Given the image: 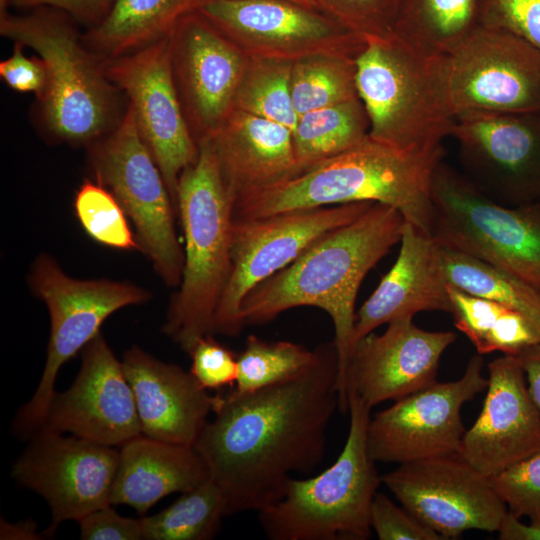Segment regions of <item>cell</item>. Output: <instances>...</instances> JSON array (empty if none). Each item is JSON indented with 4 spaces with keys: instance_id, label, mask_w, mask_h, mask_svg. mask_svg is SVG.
<instances>
[{
    "instance_id": "6da1fadb",
    "label": "cell",
    "mask_w": 540,
    "mask_h": 540,
    "mask_svg": "<svg viewBox=\"0 0 540 540\" xmlns=\"http://www.w3.org/2000/svg\"><path fill=\"white\" fill-rule=\"evenodd\" d=\"M316 349L315 361L287 380L215 394L214 419L193 448L223 493L226 516L273 504L291 473H310L322 461L339 409V363L334 343Z\"/></svg>"
},
{
    "instance_id": "7a4b0ae2",
    "label": "cell",
    "mask_w": 540,
    "mask_h": 540,
    "mask_svg": "<svg viewBox=\"0 0 540 540\" xmlns=\"http://www.w3.org/2000/svg\"><path fill=\"white\" fill-rule=\"evenodd\" d=\"M404 223V216L395 207L373 203L358 218L323 234L292 263L256 285L240 307L244 326L268 323L303 306L329 315L339 363V410L343 413L349 409L347 367L357 293L368 272L400 242Z\"/></svg>"
},
{
    "instance_id": "3957f363",
    "label": "cell",
    "mask_w": 540,
    "mask_h": 540,
    "mask_svg": "<svg viewBox=\"0 0 540 540\" xmlns=\"http://www.w3.org/2000/svg\"><path fill=\"white\" fill-rule=\"evenodd\" d=\"M443 154V148L430 152L400 150L368 135L354 147L287 180L237 199L233 218L376 202L395 207L405 221L431 235V181Z\"/></svg>"
},
{
    "instance_id": "277c9868",
    "label": "cell",
    "mask_w": 540,
    "mask_h": 540,
    "mask_svg": "<svg viewBox=\"0 0 540 540\" xmlns=\"http://www.w3.org/2000/svg\"><path fill=\"white\" fill-rule=\"evenodd\" d=\"M197 144V158L177 185L184 268L162 328L188 354L199 339L215 333L216 311L232 269L233 199L210 139Z\"/></svg>"
},
{
    "instance_id": "5b68a950",
    "label": "cell",
    "mask_w": 540,
    "mask_h": 540,
    "mask_svg": "<svg viewBox=\"0 0 540 540\" xmlns=\"http://www.w3.org/2000/svg\"><path fill=\"white\" fill-rule=\"evenodd\" d=\"M75 23L49 7L20 15L0 11V34L34 50L45 65L47 87L38 101L46 131L59 142L90 145L121 120L120 90L86 47Z\"/></svg>"
},
{
    "instance_id": "8992f818",
    "label": "cell",
    "mask_w": 540,
    "mask_h": 540,
    "mask_svg": "<svg viewBox=\"0 0 540 540\" xmlns=\"http://www.w3.org/2000/svg\"><path fill=\"white\" fill-rule=\"evenodd\" d=\"M446 56L420 54L392 36L370 38L355 57V84L369 137L410 152H430L455 123Z\"/></svg>"
},
{
    "instance_id": "52a82bcc",
    "label": "cell",
    "mask_w": 540,
    "mask_h": 540,
    "mask_svg": "<svg viewBox=\"0 0 540 540\" xmlns=\"http://www.w3.org/2000/svg\"><path fill=\"white\" fill-rule=\"evenodd\" d=\"M350 425L336 461L315 477L290 478L284 493L258 511L271 540H367L371 504L381 482L367 447L371 408L348 391Z\"/></svg>"
},
{
    "instance_id": "ba28073f",
    "label": "cell",
    "mask_w": 540,
    "mask_h": 540,
    "mask_svg": "<svg viewBox=\"0 0 540 540\" xmlns=\"http://www.w3.org/2000/svg\"><path fill=\"white\" fill-rule=\"evenodd\" d=\"M432 237L540 291V202L504 206L442 161L431 181Z\"/></svg>"
},
{
    "instance_id": "9c48e42d",
    "label": "cell",
    "mask_w": 540,
    "mask_h": 540,
    "mask_svg": "<svg viewBox=\"0 0 540 540\" xmlns=\"http://www.w3.org/2000/svg\"><path fill=\"white\" fill-rule=\"evenodd\" d=\"M29 284L47 306L50 339L38 387L13 423L14 433L22 439L31 438L43 424L61 367L100 333L101 325L112 313L145 303L151 297L147 290L128 282L75 279L48 254L36 258Z\"/></svg>"
},
{
    "instance_id": "30bf717a",
    "label": "cell",
    "mask_w": 540,
    "mask_h": 540,
    "mask_svg": "<svg viewBox=\"0 0 540 540\" xmlns=\"http://www.w3.org/2000/svg\"><path fill=\"white\" fill-rule=\"evenodd\" d=\"M89 159L95 180L114 195L132 221L139 250L167 286H179L184 251L175 229L177 212L129 105L118 124L89 145Z\"/></svg>"
},
{
    "instance_id": "8fae6325",
    "label": "cell",
    "mask_w": 540,
    "mask_h": 540,
    "mask_svg": "<svg viewBox=\"0 0 540 540\" xmlns=\"http://www.w3.org/2000/svg\"><path fill=\"white\" fill-rule=\"evenodd\" d=\"M375 202H357L234 219L232 269L215 315V333L235 337L240 307L259 283L292 263L323 234L352 222Z\"/></svg>"
},
{
    "instance_id": "7c38bea8",
    "label": "cell",
    "mask_w": 540,
    "mask_h": 540,
    "mask_svg": "<svg viewBox=\"0 0 540 540\" xmlns=\"http://www.w3.org/2000/svg\"><path fill=\"white\" fill-rule=\"evenodd\" d=\"M445 63L455 118L467 112L540 111V51L521 38L478 25Z\"/></svg>"
},
{
    "instance_id": "4fadbf2b",
    "label": "cell",
    "mask_w": 540,
    "mask_h": 540,
    "mask_svg": "<svg viewBox=\"0 0 540 540\" xmlns=\"http://www.w3.org/2000/svg\"><path fill=\"white\" fill-rule=\"evenodd\" d=\"M462 174L504 206L540 202V111L458 115L451 132Z\"/></svg>"
},
{
    "instance_id": "5bb4252c",
    "label": "cell",
    "mask_w": 540,
    "mask_h": 540,
    "mask_svg": "<svg viewBox=\"0 0 540 540\" xmlns=\"http://www.w3.org/2000/svg\"><path fill=\"white\" fill-rule=\"evenodd\" d=\"M101 62L107 78L129 99L138 130L162 173L177 212L178 180L195 162L198 144L173 77L169 36Z\"/></svg>"
},
{
    "instance_id": "9a60e30c",
    "label": "cell",
    "mask_w": 540,
    "mask_h": 540,
    "mask_svg": "<svg viewBox=\"0 0 540 540\" xmlns=\"http://www.w3.org/2000/svg\"><path fill=\"white\" fill-rule=\"evenodd\" d=\"M483 365L481 355H474L459 379L436 381L370 417L367 447L371 458L400 465L458 453L466 431L461 409L488 386Z\"/></svg>"
},
{
    "instance_id": "2e32d148",
    "label": "cell",
    "mask_w": 540,
    "mask_h": 540,
    "mask_svg": "<svg viewBox=\"0 0 540 540\" xmlns=\"http://www.w3.org/2000/svg\"><path fill=\"white\" fill-rule=\"evenodd\" d=\"M381 482L401 505L444 539L468 530L497 532L508 513L490 478L458 453L400 464Z\"/></svg>"
},
{
    "instance_id": "e0dca14e",
    "label": "cell",
    "mask_w": 540,
    "mask_h": 540,
    "mask_svg": "<svg viewBox=\"0 0 540 540\" xmlns=\"http://www.w3.org/2000/svg\"><path fill=\"white\" fill-rule=\"evenodd\" d=\"M118 462L116 447L72 434L39 431L11 472L15 480L47 502L52 519L42 535L51 538L62 522L78 521L111 505Z\"/></svg>"
},
{
    "instance_id": "ac0fdd59",
    "label": "cell",
    "mask_w": 540,
    "mask_h": 540,
    "mask_svg": "<svg viewBox=\"0 0 540 540\" xmlns=\"http://www.w3.org/2000/svg\"><path fill=\"white\" fill-rule=\"evenodd\" d=\"M197 10L247 56L355 58L366 42L320 10L291 0H205Z\"/></svg>"
},
{
    "instance_id": "d6986e66",
    "label": "cell",
    "mask_w": 540,
    "mask_h": 540,
    "mask_svg": "<svg viewBox=\"0 0 540 540\" xmlns=\"http://www.w3.org/2000/svg\"><path fill=\"white\" fill-rule=\"evenodd\" d=\"M39 431L69 432L113 447L142 434L122 363L101 333L82 350L80 370L72 385L55 392Z\"/></svg>"
},
{
    "instance_id": "ffe728a7",
    "label": "cell",
    "mask_w": 540,
    "mask_h": 540,
    "mask_svg": "<svg viewBox=\"0 0 540 540\" xmlns=\"http://www.w3.org/2000/svg\"><path fill=\"white\" fill-rule=\"evenodd\" d=\"M169 45L176 88L198 143L211 137L232 109L247 55L198 10L178 22Z\"/></svg>"
},
{
    "instance_id": "44dd1931",
    "label": "cell",
    "mask_w": 540,
    "mask_h": 540,
    "mask_svg": "<svg viewBox=\"0 0 540 540\" xmlns=\"http://www.w3.org/2000/svg\"><path fill=\"white\" fill-rule=\"evenodd\" d=\"M357 340L347 367L348 391L367 406L398 400L436 382L441 357L456 340L452 331H427L402 318Z\"/></svg>"
},
{
    "instance_id": "7402d4cb",
    "label": "cell",
    "mask_w": 540,
    "mask_h": 540,
    "mask_svg": "<svg viewBox=\"0 0 540 540\" xmlns=\"http://www.w3.org/2000/svg\"><path fill=\"white\" fill-rule=\"evenodd\" d=\"M486 390L458 454L490 477L540 450V413L517 356L503 355L488 364Z\"/></svg>"
},
{
    "instance_id": "603a6c76",
    "label": "cell",
    "mask_w": 540,
    "mask_h": 540,
    "mask_svg": "<svg viewBox=\"0 0 540 540\" xmlns=\"http://www.w3.org/2000/svg\"><path fill=\"white\" fill-rule=\"evenodd\" d=\"M121 363L134 394L142 434L193 447L213 411L215 395L190 371L162 362L137 346L124 353Z\"/></svg>"
},
{
    "instance_id": "cb8c5ba5",
    "label": "cell",
    "mask_w": 540,
    "mask_h": 540,
    "mask_svg": "<svg viewBox=\"0 0 540 540\" xmlns=\"http://www.w3.org/2000/svg\"><path fill=\"white\" fill-rule=\"evenodd\" d=\"M399 243L395 263L356 312L353 345L379 326L419 312L451 313L438 242L405 221Z\"/></svg>"
},
{
    "instance_id": "d4e9b609",
    "label": "cell",
    "mask_w": 540,
    "mask_h": 540,
    "mask_svg": "<svg viewBox=\"0 0 540 540\" xmlns=\"http://www.w3.org/2000/svg\"><path fill=\"white\" fill-rule=\"evenodd\" d=\"M209 139L233 204L299 173L292 132L280 123L232 108Z\"/></svg>"
},
{
    "instance_id": "484cf974",
    "label": "cell",
    "mask_w": 540,
    "mask_h": 540,
    "mask_svg": "<svg viewBox=\"0 0 540 540\" xmlns=\"http://www.w3.org/2000/svg\"><path fill=\"white\" fill-rule=\"evenodd\" d=\"M208 479L209 469L193 447L141 434L119 449L110 501L144 514L163 497L190 491Z\"/></svg>"
},
{
    "instance_id": "4316f807",
    "label": "cell",
    "mask_w": 540,
    "mask_h": 540,
    "mask_svg": "<svg viewBox=\"0 0 540 540\" xmlns=\"http://www.w3.org/2000/svg\"><path fill=\"white\" fill-rule=\"evenodd\" d=\"M205 0H114L105 18L82 35L100 60L137 51L166 38Z\"/></svg>"
},
{
    "instance_id": "83f0119b",
    "label": "cell",
    "mask_w": 540,
    "mask_h": 540,
    "mask_svg": "<svg viewBox=\"0 0 540 540\" xmlns=\"http://www.w3.org/2000/svg\"><path fill=\"white\" fill-rule=\"evenodd\" d=\"M479 0H401L391 36L426 56H447L478 26Z\"/></svg>"
},
{
    "instance_id": "f1b7e54d",
    "label": "cell",
    "mask_w": 540,
    "mask_h": 540,
    "mask_svg": "<svg viewBox=\"0 0 540 540\" xmlns=\"http://www.w3.org/2000/svg\"><path fill=\"white\" fill-rule=\"evenodd\" d=\"M368 135L369 120L359 97L299 116L292 131L299 173L354 147Z\"/></svg>"
},
{
    "instance_id": "f546056e",
    "label": "cell",
    "mask_w": 540,
    "mask_h": 540,
    "mask_svg": "<svg viewBox=\"0 0 540 540\" xmlns=\"http://www.w3.org/2000/svg\"><path fill=\"white\" fill-rule=\"evenodd\" d=\"M438 244L448 285L514 309L540 329V291L505 270Z\"/></svg>"
},
{
    "instance_id": "4dcf8cb0",
    "label": "cell",
    "mask_w": 540,
    "mask_h": 540,
    "mask_svg": "<svg viewBox=\"0 0 540 540\" xmlns=\"http://www.w3.org/2000/svg\"><path fill=\"white\" fill-rule=\"evenodd\" d=\"M226 503L220 488L208 479L182 493L159 513L141 518L145 540H207L220 529Z\"/></svg>"
},
{
    "instance_id": "1f68e13d",
    "label": "cell",
    "mask_w": 540,
    "mask_h": 540,
    "mask_svg": "<svg viewBox=\"0 0 540 540\" xmlns=\"http://www.w3.org/2000/svg\"><path fill=\"white\" fill-rule=\"evenodd\" d=\"M291 96L298 117L358 97L355 58L319 53L294 60Z\"/></svg>"
},
{
    "instance_id": "d6a6232c",
    "label": "cell",
    "mask_w": 540,
    "mask_h": 540,
    "mask_svg": "<svg viewBox=\"0 0 540 540\" xmlns=\"http://www.w3.org/2000/svg\"><path fill=\"white\" fill-rule=\"evenodd\" d=\"M293 61L247 56L232 108L280 123L293 131L298 120L291 96Z\"/></svg>"
},
{
    "instance_id": "836d02e7",
    "label": "cell",
    "mask_w": 540,
    "mask_h": 540,
    "mask_svg": "<svg viewBox=\"0 0 540 540\" xmlns=\"http://www.w3.org/2000/svg\"><path fill=\"white\" fill-rule=\"evenodd\" d=\"M316 357L317 349L311 351L290 341H265L249 335L237 355V378L230 389L244 394L274 385L297 375Z\"/></svg>"
},
{
    "instance_id": "e575fe53",
    "label": "cell",
    "mask_w": 540,
    "mask_h": 540,
    "mask_svg": "<svg viewBox=\"0 0 540 540\" xmlns=\"http://www.w3.org/2000/svg\"><path fill=\"white\" fill-rule=\"evenodd\" d=\"M74 209L81 226L96 242L120 250H139L125 211L99 182L84 180L76 192Z\"/></svg>"
},
{
    "instance_id": "d590c367",
    "label": "cell",
    "mask_w": 540,
    "mask_h": 540,
    "mask_svg": "<svg viewBox=\"0 0 540 540\" xmlns=\"http://www.w3.org/2000/svg\"><path fill=\"white\" fill-rule=\"evenodd\" d=\"M316 8L367 40L391 36L401 0H313Z\"/></svg>"
},
{
    "instance_id": "8d00e7d4",
    "label": "cell",
    "mask_w": 540,
    "mask_h": 540,
    "mask_svg": "<svg viewBox=\"0 0 540 540\" xmlns=\"http://www.w3.org/2000/svg\"><path fill=\"white\" fill-rule=\"evenodd\" d=\"M489 478L509 513L540 524V450Z\"/></svg>"
},
{
    "instance_id": "74e56055",
    "label": "cell",
    "mask_w": 540,
    "mask_h": 540,
    "mask_svg": "<svg viewBox=\"0 0 540 540\" xmlns=\"http://www.w3.org/2000/svg\"><path fill=\"white\" fill-rule=\"evenodd\" d=\"M478 25L511 33L540 51V0H479Z\"/></svg>"
},
{
    "instance_id": "f35d334b",
    "label": "cell",
    "mask_w": 540,
    "mask_h": 540,
    "mask_svg": "<svg viewBox=\"0 0 540 540\" xmlns=\"http://www.w3.org/2000/svg\"><path fill=\"white\" fill-rule=\"evenodd\" d=\"M190 373L205 389L233 387L237 378V355L212 335L199 339L189 352Z\"/></svg>"
},
{
    "instance_id": "ab89813d",
    "label": "cell",
    "mask_w": 540,
    "mask_h": 540,
    "mask_svg": "<svg viewBox=\"0 0 540 540\" xmlns=\"http://www.w3.org/2000/svg\"><path fill=\"white\" fill-rule=\"evenodd\" d=\"M370 525L379 540H443L403 506L386 495L376 493L370 509Z\"/></svg>"
},
{
    "instance_id": "60d3db41",
    "label": "cell",
    "mask_w": 540,
    "mask_h": 540,
    "mask_svg": "<svg viewBox=\"0 0 540 540\" xmlns=\"http://www.w3.org/2000/svg\"><path fill=\"white\" fill-rule=\"evenodd\" d=\"M77 522L83 540L143 539L141 519L123 517L111 505L94 510Z\"/></svg>"
},
{
    "instance_id": "b9f144b4",
    "label": "cell",
    "mask_w": 540,
    "mask_h": 540,
    "mask_svg": "<svg viewBox=\"0 0 540 540\" xmlns=\"http://www.w3.org/2000/svg\"><path fill=\"white\" fill-rule=\"evenodd\" d=\"M13 53L0 62V76L14 91L34 93L39 100L47 87V72L39 57H27L19 43H14Z\"/></svg>"
},
{
    "instance_id": "7bdbcfd3",
    "label": "cell",
    "mask_w": 540,
    "mask_h": 540,
    "mask_svg": "<svg viewBox=\"0 0 540 540\" xmlns=\"http://www.w3.org/2000/svg\"><path fill=\"white\" fill-rule=\"evenodd\" d=\"M114 0H0V11L8 8L32 10L41 7L65 12L76 22L91 28L109 12Z\"/></svg>"
},
{
    "instance_id": "ee69618b",
    "label": "cell",
    "mask_w": 540,
    "mask_h": 540,
    "mask_svg": "<svg viewBox=\"0 0 540 540\" xmlns=\"http://www.w3.org/2000/svg\"><path fill=\"white\" fill-rule=\"evenodd\" d=\"M517 357L524 369L531 398L540 413V342L528 347Z\"/></svg>"
},
{
    "instance_id": "f6af8a7d",
    "label": "cell",
    "mask_w": 540,
    "mask_h": 540,
    "mask_svg": "<svg viewBox=\"0 0 540 540\" xmlns=\"http://www.w3.org/2000/svg\"><path fill=\"white\" fill-rule=\"evenodd\" d=\"M497 532L501 540H540V524H525L509 512Z\"/></svg>"
},
{
    "instance_id": "bcb514c9",
    "label": "cell",
    "mask_w": 540,
    "mask_h": 540,
    "mask_svg": "<svg viewBox=\"0 0 540 540\" xmlns=\"http://www.w3.org/2000/svg\"><path fill=\"white\" fill-rule=\"evenodd\" d=\"M0 539L2 540H36L43 538L37 533V524L29 519L18 523L1 520Z\"/></svg>"
},
{
    "instance_id": "7dc6e473",
    "label": "cell",
    "mask_w": 540,
    "mask_h": 540,
    "mask_svg": "<svg viewBox=\"0 0 540 540\" xmlns=\"http://www.w3.org/2000/svg\"><path fill=\"white\" fill-rule=\"evenodd\" d=\"M293 2L299 3L309 8H316L313 0H291ZM317 9V8H316Z\"/></svg>"
}]
</instances>
